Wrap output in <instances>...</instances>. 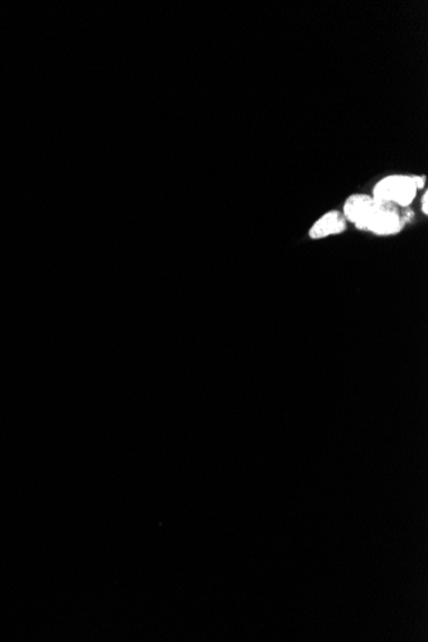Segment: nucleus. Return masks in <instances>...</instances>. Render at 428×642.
<instances>
[{"mask_svg": "<svg viewBox=\"0 0 428 642\" xmlns=\"http://www.w3.org/2000/svg\"><path fill=\"white\" fill-rule=\"evenodd\" d=\"M425 176L391 175L376 184L372 197L398 208H408L417 197L418 190L425 188Z\"/></svg>", "mask_w": 428, "mask_h": 642, "instance_id": "f257e3e1", "label": "nucleus"}, {"mask_svg": "<svg viewBox=\"0 0 428 642\" xmlns=\"http://www.w3.org/2000/svg\"><path fill=\"white\" fill-rule=\"evenodd\" d=\"M405 218L402 217L400 208L377 200L373 197L363 220L358 223V230L375 233L377 236H393L402 231Z\"/></svg>", "mask_w": 428, "mask_h": 642, "instance_id": "f03ea898", "label": "nucleus"}, {"mask_svg": "<svg viewBox=\"0 0 428 642\" xmlns=\"http://www.w3.org/2000/svg\"><path fill=\"white\" fill-rule=\"evenodd\" d=\"M347 227H348V222L342 212L330 211L313 223L309 230V237L312 240H322V239L336 236L345 232Z\"/></svg>", "mask_w": 428, "mask_h": 642, "instance_id": "7ed1b4c3", "label": "nucleus"}, {"mask_svg": "<svg viewBox=\"0 0 428 642\" xmlns=\"http://www.w3.org/2000/svg\"><path fill=\"white\" fill-rule=\"evenodd\" d=\"M420 209H422V212H423V214H425V215H427L428 214V191L427 190H425V193H423V195H422V197H420Z\"/></svg>", "mask_w": 428, "mask_h": 642, "instance_id": "20e7f679", "label": "nucleus"}]
</instances>
